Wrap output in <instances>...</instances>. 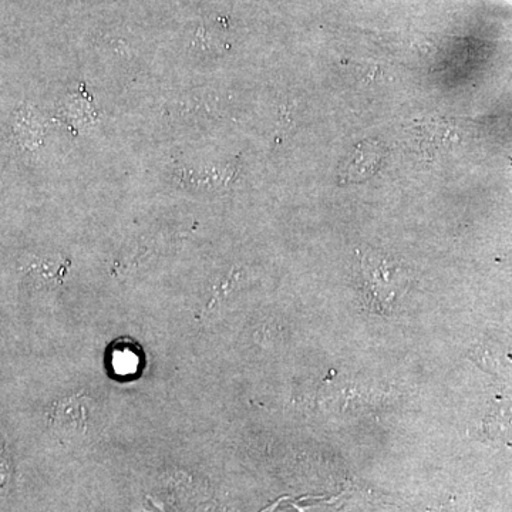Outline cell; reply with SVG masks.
Wrapping results in <instances>:
<instances>
[{"instance_id":"obj_1","label":"cell","mask_w":512,"mask_h":512,"mask_svg":"<svg viewBox=\"0 0 512 512\" xmlns=\"http://www.w3.org/2000/svg\"><path fill=\"white\" fill-rule=\"evenodd\" d=\"M362 269L365 275V291L373 303L393 302L399 288L400 272L396 266H389L383 259L367 258L362 256Z\"/></svg>"},{"instance_id":"obj_2","label":"cell","mask_w":512,"mask_h":512,"mask_svg":"<svg viewBox=\"0 0 512 512\" xmlns=\"http://www.w3.org/2000/svg\"><path fill=\"white\" fill-rule=\"evenodd\" d=\"M382 160V151L379 146L369 141L356 148L346 167V180L357 181L369 177L376 170L377 164Z\"/></svg>"},{"instance_id":"obj_3","label":"cell","mask_w":512,"mask_h":512,"mask_svg":"<svg viewBox=\"0 0 512 512\" xmlns=\"http://www.w3.org/2000/svg\"><path fill=\"white\" fill-rule=\"evenodd\" d=\"M111 372L116 376L130 377L137 375L140 369V350L134 343L117 342L110 350Z\"/></svg>"}]
</instances>
